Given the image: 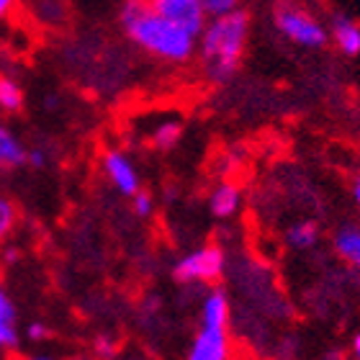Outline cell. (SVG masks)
Masks as SVG:
<instances>
[{"label": "cell", "instance_id": "cell-12", "mask_svg": "<svg viewBox=\"0 0 360 360\" xmlns=\"http://www.w3.org/2000/svg\"><path fill=\"white\" fill-rule=\"evenodd\" d=\"M201 319L206 327H226V319H229V304H226V296L221 291H214L206 296L203 301V311Z\"/></svg>", "mask_w": 360, "mask_h": 360}, {"label": "cell", "instance_id": "cell-10", "mask_svg": "<svg viewBox=\"0 0 360 360\" xmlns=\"http://www.w3.org/2000/svg\"><path fill=\"white\" fill-rule=\"evenodd\" d=\"M240 188L232 186V183H221V186L214 188V193L209 198V206H211V214L217 219H229L237 214L240 209Z\"/></svg>", "mask_w": 360, "mask_h": 360}, {"label": "cell", "instance_id": "cell-23", "mask_svg": "<svg viewBox=\"0 0 360 360\" xmlns=\"http://www.w3.org/2000/svg\"><path fill=\"white\" fill-rule=\"evenodd\" d=\"M46 162H49V158H46V152L41 150V147H31V150H26V165L29 167L41 170V167H46Z\"/></svg>", "mask_w": 360, "mask_h": 360}, {"label": "cell", "instance_id": "cell-17", "mask_svg": "<svg viewBox=\"0 0 360 360\" xmlns=\"http://www.w3.org/2000/svg\"><path fill=\"white\" fill-rule=\"evenodd\" d=\"M15 221H18V209L15 203L8 198V195H0V245L11 237V232L15 229Z\"/></svg>", "mask_w": 360, "mask_h": 360}, {"label": "cell", "instance_id": "cell-27", "mask_svg": "<svg viewBox=\"0 0 360 360\" xmlns=\"http://www.w3.org/2000/svg\"><path fill=\"white\" fill-rule=\"evenodd\" d=\"M353 198H355V203L360 206V175L355 178V183H353Z\"/></svg>", "mask_w": 360, "mask_h": 360}, {"label": "cell", "instance_id": "cell-1", "mask_svg": "<svg viewBox=\"0 0 360 360\" xmlns=\"http://www.w3.org/2000/svg\"><path fill=\"white\" fill-rule=\"evenodd\" d=\"M119 23L131 44L162 62L186 65L198 52V39L162 18L150 6V0H124L119 8Z\"/></svg>", "mask_w": 360, "mask_h": 360}, {"label": "cell", "instance_id": "cell-6", "mask_svg": "<svg viewBox=\"0 0 360 360\" xmlns=\"http://www.w3.org/2000/svg\"><path fill=\"white\" fill-rule=\"evenodd\" d=\"M103 173L111 180V186L124 195H134L139 191V173L134 162L121 150H108L103 155Z\"/></svg>", "mask_w": 360, "mask_h": 360}, {"label": "cell", "instance_id": "cell-15", "mask_svg": "<svg viewBox=\"0 0 360 360\" xmlns=\"http://www.w3.org/2000/svg\"><path fill=\"white\" fill-rule=\"evenodd\" d=\"M180 136H183V124L180 121H162L155 131H152V144L158 147V150H173L175 144L180 142Z\"/></svg>", "mask_w": 360, "mask_h": 360}, {"label": "cell", "instance_id": "cell-13", "mask_svg": "<svg viewBox=\"0 0 360 360\" xmlns=\"http://www.w3.org/2000/svg\"><path fill=\"white\" fill-rule=\"evenodd\" d=\"M23 88L11 75H0V111L18 113L23 108Z\"/></svg>", "mask_w": 360, "mask_h": 360}, {"label": "cell", "instance_id": "cell-18", "mask_svg": "<svg viewBox=\"0 0 360 360\" xmlns=\"http://www.w3.org/2000/svg\"><path fill=\"white\" fill-rule=\"evenodd\" d=\"M201 6L209 18H217V15L237 11V8H240V0H201Z\"/></svg>", "mask_w": 360, "mask_h": 360}, {"label": "cell", "instance_id": "cell-8", "mask_svg": "<svg viewBox=\"0 0 360 360\" xmlns=\"http://www.w3.org/2000/svg\"><path fill=\"white\" fill-rule=\"evenodd\" d=\"M330 39L335 41L340 52L345 57H358L360 54V23L350 15L338 13L330 21Z\"/></svg>", "mask_w": 360, "mask_h": 360}, {"label": "cell", "instance_id": "cell-4", "mask_svg": "<svg viewBox=\"0 0 360 360\" xmlns=\"http://www.w3.org/2000/svg\"><path fill=\"white\" fill-rule=\"evenodd\" d=\"M221 270H224V252L214 245L209 248H201L186 255L175 265V278L188 283V281H217L221 276Z\"/></svg>", "mask_w": 360, "mask_h": 360}, {"label": "cell", "instance_id": "cell-26", "mask_svg": "<svg viewBox=\"0 0 360 360\" xmlns=\"http://www.w3.org/2000/svg\"><path fill=\"white\" fill-rule=\"evenodd\" d=\"M15 8V0H0V21L11 15V11Z\"/></svg>", "mask_w": 360, "mask_h": 360}, {"label": "cell", "instance_id": "cell-20", "mask_svg": "<svg viewBox=\"0 0 360 360\" xmlns=\"http://www.w3.org/2000/svg\"><path fill=\"white\" fill-rule=\"evenodd\" d=\"M131 206H134L136 217H150L152 209H155V201H152L150 193H144V191H136V193L131 195Z\"/></svg>", "mask_w": 360, "mask_h": 360}, {"label": "cell", "instance_id": "cell-3", "mask_svg": "<svg viewBox=\"0 0 360 360\" xmlns=\"http://www.w3.org/2000/svg\"><path fill=\"white\" fill-rule=\"evenodd\" d=\"M273 23L288 41L304 46V49H322L330 41V31L311 11L293 0H281L273 11Z\"/></svg>", "mask_w": 360, "mask_h": 360}, {"label": "cell", "instance_id": "cell-16", "mask_svg": "<svg viewBox=\"0 0 360 360\" xmlns=\"http://www.w3.org/2000/svg\"><path fill=\"white\" fill-rule=\"evenodd\" d=\"M34 8H37V18L41 23H46V26H57V23H62L65 15H68L62 0H37Z\"/></svg>", "mask_w": 360, "mask_h": 360}, {"label": "cell", "instance_id": "cell-21", "mask_svg": "<svg viewBox=\"0 0 360 360\" xmlns=\"http://www.w3.org/2000/svg\"><path fill=\"white\" fill-rule=\"evenodd\" d=\"M116 350H119V345H116V340L108 338V335H101V338L96 340V353L103 360H111L113 355H116Z\"/></svg>", "mask_w": 360, "mask_h": 360}, {"label": "cell", "instance_id": "cell-22", "mask_svg": "<svg viewBox=\"0 0 360 360\" xmlns=\"http://www.w3.org/2000/svg\"><path fill=\"white\" fill-rule=\"evenodd\" d=\"M0 322H15V307L3 285H0Z\"/></svg>", "mask_w": 360, "mask_h": 360}, {"label": "cell", "instance_id": "cell-9", "mask_svg": "<svg viewBox=\"0 0 360 360\" xmlns=\"http://www.w3.org/2000/svg\"><path fill=\"white\" fill-rule=\"evenodd\" d=\"M26 144L18 139L13 129L0 121V170H15L26 165Z\"/></svg>", "mask_w": 360, "mask_h": 360}, {"label": "cell", "instance_id": "cell-2", "mask_svg": "<svg viewBox=\"0 0 360 360\" xmlns=\"http://www.w3.org/2000/svg\"><path fill=\"white\" fill-rule=\"evenodd\" d=\"M201 62L203 72L211 83L224 85L237 75L245 49L250 39V13L248 11H232V13L209 18V23L201 31Z\"/></svg>", "mask_w": 360, "mask_h": 360}, {"label": "cell", "instance_id": "cell-24", "mask_svg": "<svg viewBox=\"0 0 360 360\" xmlns=\"http://www.w3.org/2000/svg\"><path fill=\"white\" fill-rule=\"evenodd\" d=\"M26 338H29L31 342H41V340L49 338V330H46V324H41V322H31L29 327H26Z\"/></svg>", "mask_w": 360, "mask_h": 360}, {"label": "cell", "instance_id": "cell-14", "mask_svg": "<svg viewBox=\"0 0 360 360\" xmlns=\"http://www.w3.org/2000/svg\"><path fill=\"white\" fill-rule=\"evenodd\" d=\"M285 240L296 250H309V248H314L316 240H319V229H316L314 221H299V224H293L291 229H288Z\"/></svg>", "mask_w": 360, "mask_h": 360}, {"label": "cell", "instance_id": "cell-7", "mask_svg": "<svg viewBox=\"0 0 360 360\" xmlns=\"http://www.w3.org/2000/svg\"><path fill=\"white\" fill-rule=\"evenodd\" d=\"M229 355V338L226 327H206L193 340V347L188 353V360H226Z\"/></svg>", "mask_w": 360, "mask_h": 360}, {"label": "cell", "instance_id": "cell-5", "mask_svg": "<svg viewBox=\"0 0 360 360\" xmlns=\"http://www.w3.org/2000/svg\"><path fill=\"white\" fill-rule=\"evenodd\" d=\"M150 6L158 11L162 18L173 21L175 26L186 29L195 39L201 37L203 26L209 23V15L203 11L201 0H150Z\"/></svg>", "mask_w": 360, "mask_h": 360}, {"label": "cell", "instance_id": "cell-11", "mask_svg": "<svg viewBox=\"0 0 360 360\" xmlns=\"http://www.w3.org/2000/svg\"><path fill=\"white\" fill-rule=\"evenodd\" d=\"M335 250L342 260L353 265V268L360 270V229L355 226H345L335 234Z\"/></svg>", "mask_w": 360, "mask_h": 360}, {"label": "cell", "instance_id": "cell-29", "mask_svg": "<svg viewBox=\"0 0 360 360\" xmlns=\"http://www.w3.org/2000/svg\"><path fill=\"white\" fill-rule=\"evenodd\" d=\"M29 360H54L52 355H34V358H29Z\"/></svg>", "mask_w": 360, "mask_h": 360}, {"label": "cell", "instance_id": "cell-25", "mask_svg": "<svg viewBox=\"0 0 360 360\" xmlns=\"http://www.w3.org/2000/svg\"><path fill=\"white\" fill-rule=\"evenodd\" d=\"M18 257H21V252H18L15 248L3 250V263H6V265H15V263H18Z\"/></svg>", "mask_w": 360, "mask_h": 360}, {"label": "cell", "instance_id": "cell-19", "mask_svg": "<svg viewBox=\"0 0 360 360\" xmlns=\"http://www.w3.org/2000/svg\"><path fill=\"white\" fill-rule=\"evenodd\" d=\"M18 345V327L15 322H0V350H13Z\"/></svg>", "mask_w": 360, "mask_h": 360}, {"label": "cell", "instance_id": "cell-28", "mask_svg": "<svg viewBox=\"0 0 360 360\" xmlns=\"http://www.w3.org/2000/svg\"><path fill=\"white\" fill-rule=\"evenodd\" d=\"M353 350H355V358L360 360V335L355 338V342H353Z\"/></svg>", "mask_w": 360, "mask_h": 360}]
</instances>
